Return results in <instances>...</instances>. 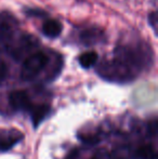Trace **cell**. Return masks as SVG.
Here are the masks:
<instances>
[{"mask_svg":"<svg viewBox=\"0 0 158 159\" xmlns=\"http://www.w3.org/2000/svg\"><path fill=\"white\" fill-rule=\"evenodd\" d=\"M153 63L152 46L137 34H129L122 36L111 57L100 62L97 73L106 81L128 84L151 69Z\"/></svg>","mask_w":158,"mask_h":159,"instance_id":"6da1fadb","label":"cell"},{"mask_svg":"<svg viewBox=\"0 0 158 159\" xmlns=\"http://www.w3.org/2000/svg\"><path fill=\"white\" fill-rule=\"evenodd\" d=\"M63 60L59 53L35 51L30 53L22 64L21 79L23 81H34L38 79L44 70H48V81H52L61 73Z\"/></svg>","mask_w":158,"mask_h":159,"instance_id":"7a4b0ae2","label":"cell"},{"mask_svg":"<svg viewBox=\"0 0 158 159\" xmlns=\"http://www.w3.org/2000/svg\"><path fill=\"white\" fill-rule=\"evenodd\" d=\"M20 22L9 11L0 12V46L7 48L21 36Z\"/></svg>","mask_w":158,"mask_h":159,"instance_id":"3957f363","label":"cell"},{"mask_svg":"<svg viewBox=\"0 0 158 159\" xmlns=\"http://www.w3.org/2000/svg\"><path fill=\"white\" fill-rule=\"evenodd\" d=\"M9 108L12 111H25L29 113L34 109L38 103H34L29 93L25 90H14L11 91L7 95Z\"/></svg>","mask_w":158,"mask_h":159,"instance_id":"277c9868","label":"cell"},{"mask_svg":"<svg viewBox=\"0 0 158 159\" xmlns=\"http://www.w3.org/2000/svg\"><path fill=\"white\" fill-rule=\"evenodd\" d=\"M76 40L80 46L92 47L105 43L106 35L105 32L97 26H87V27L80 28L77 32Z\"/></svg>","mask_w":158,"mask_h":159,"instance_id":"5b68a950","label":"cell"},{"mask_svg":"<svg viewBox=\"0 0 158 159\" xmlns=\"http://www.w3.org/2000/svg\"><path fill=\"white\" fill-rule=\"evenodd\" d=\"M24 139V134L17 129H0V153L14 147Z\"/></svg>","mask_w":158,"mask_h":159,"instance_id":"8992f818","label":"cell"},{"mask_svg":"<svg viewBox=\"0 0 158 159\" xmlns=\"http://www.w3.org/2000/svg\"><path fill=\"white\" fill-rule=\"evenodd\" d=\"M63 30V25L60 21L54 19H49L42 24L41 32L46 37L50 38V39H54L57 38L62 34Z\"/></svg>","mask_w":158,"mask_h":159,"instance_id":"52a82bcc","label":"cell"},{"mask_svg":"<svg viewBox=\"0 0 158 159\" xmlns=\"http://www.w3.org/2000/svg\"><path fill=\"white\" fill-rule=\"evenodd\" d=\"M155 98H156V90L155 87L151 84L139 87L134 92V100L141 105L144 103H151V101H155Z\"/></svg>","mask_w":158,"mask_h":159,"instance_id":"ba28073f","label":"cell"},{"mask_svg":"<svg viewBox=\"0 0 158 159\" xmlns=\"http://www.w3.org/2000/svg\"><path fill=\"white\" fill-rule=\"evenodd\" d=\"M50 111H51V107L49 104H47V103H38L29 114L33 124H34V127L35 128L38 127L41 124V121H43L48 117Z\"/></svg>","mask_w":158,"mask_h":159,"instance_id":"9c48e42d","label":"cell"},{"mask_svg":"<svg viewBox=\"0 0 158 159\" xmlns=\"http://www.w3.org/2000/svg\"><path fill=\"white\" fill-rule=\"evenodd\" d=\"M138 159H157V152L152 144H143L135 151Z\"/></svg>","mask_w":158,"mask_h":159,"instance_id":"30bf717a","label":"cell"},{"mask_svg":"<svg viewBox=\"0 0 158 159\" xmlns=\"http://www.w3.org/2000/svg\"><path fill=\"white\" fill-rule=\"evenodd\" d=\"M78 138L84 142V144L88 145H95L100 142L101 136H100V132L97 130H87V131H81L78 134Z\"/></svg>","mask_w":158,"mask_h":159,"instance_id":"8fae6325","label":"cell"},{"mask_svg":"<svg viewBox=\"0 0 158 159\" xmlns=\"http://www.w3.org/2000/svg\"><path fill=\"white\" fill-rule=\"evenodd\" d=\"M97 60H99V57H97V53L94 52V51L84 52L78 57L79 64L84 68H90V67L94 66L97 64Z\"/></svg>","mask_w":158,"mask_h":159,"instance_id":"7c38bea8","label":"cell"},{"mask_svg":"<svg viewBox=\"0 0 158 159\" xmlns=\"http://www.w3.org/2000/svg\"><path fill=\"white\" fill-rule=\"evenodd\" d=\"M9 77V66L4 59L2 57L1 50H0V86L3 84Z\"/></svg>","mask_w":158,"mask_h":159,"instance_id":"4fadbf2b","label":"cell"},{"mask_svg":"<svg viewBox=\"0 0 158 159\" xmlns=\"http://www.w3.org/2000/svg\"><path fill=\"white\" fill-rule=\"evenodd\" d=\"M91 159H116V158H115L113 153H111V152L106 151L104 148H101L93 154Z\"/></svg>","mask_w":158,"mask_h":159,"instance_id":"5bb4252c","label":"cell"},{"mask_svg":"<svg viewBox=\"0 0 158 159\" xmlns=\"http://www.w3.org/2000/svg\"><path fill=\"white\" fill-rule=\"evenodd\" d=\"M25 14L27 15V16H35V17L47 16V13L44 12V11L40 10V9H32V8L25 9Z\"/></svg>","mask_w":158,"mask_h":159,"instance_id":"9a60e30c","label":"cell"},{"mask_svg":"<svg viewBox=\"0 0 158 159\" xmlns=\"http://www.w3.org/2000/svg\"><path fill=\"white\" fill-rule=\"evenodd\" d=\"M148 22H150L151 26L153 27V30H154V32H156V25H157V13L155 12H152L150 13V15H148Z\"/></svg>","mask_w":158,"mask_h":159,"instance_id":"2e32d148","label":"cell"}]
</instances>
